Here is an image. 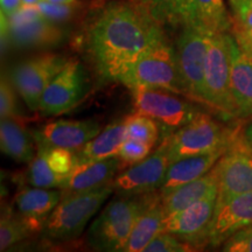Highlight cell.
Returning a JSON list of instances; mask_svg holds the SVG:
<instances>
[{"mask_svg": "<svg viewBox=\"0 0 252 252\" xmlns=\"http://www.w3.org/2000/svg\"><path fill=\"white\" fill-rule=\"evenodd\" d=\"M163 27L187 26L193 15L194 0H132Z\"/></svg>", "mask_w": 252, "mask_h": 252, "instance_id": "cell-26", "label": "cell"}, {"mask_svg": "<svg viewBox=\"0 0 252 252\" xmlns=\"http://www.w3.org/2000/svg\"><path fill=\"white\" fill-rule=\"evenodd\" d=\"M116 81L128 89H161L185 96L175 48L166 35L146 47Z\"/></svg>", "mask_w": 252, "mask_h": 252, "instance_id": "cell-2", "label": "cell"}, {"mask_svg": "<svg viewBox=\"0 0 252 252\" xmlns=\"http://www.w3.org/2000/svg\"><path fill=\"white\" fill-rule=\"evenodd\" d=\"M89 91V78L77 60H69L53 78L41 96L39 111L46 116H58L70 111Z\"/></svg>", "mask_w": 252, "mask_h": 252, "instance_id": "cell-11", "label": "cell"}, {"mask_svg": "<svg viewBox=\"0 0 252 252\" xmlns=\"http://www.w3.org/2000/svg\"><path fill=\"white\" fill-rule=\"evenodd\" d=\"M243 137L245 143H247L248 147L251 150L252 152V123L247 126V128L243 131Z\"/></svg>", "mask_w": 252, "mask_h": 252, "instance_id": "cell-37", "label": "cell"}, {"mask_svg": "<svg viewBox=\"0 0 252 252\" xmlns=\"http://www.w3.org/2000/svg\"><path fill=\"white\" fill-rule=\"evenodd\" d=\"M228 149H220L210 153L187 157L171 163L167 169L159 193H168L176 187L202 178L208 172L212 171Z\"/></svg>", "mask_w": 252, "mask_h": 252, "instance_id": "cell-20", "label": "cell"}, {"mask_svg": "<svg viewBox=\"0 0 252 252\" xmlns=\"http://www.w3.org/2000/svg\"><path fill=\"white\" fill-rule=\"evenodd\" d=\"M31 235H33L32 231L17 215V213L9 208L2 212L0 220V250H7L12 245L30 237Z\"/></svg>", "mask_w": 252, "mask_h": 252, "instance_id": "cell-30", "label": "cell"}, {"mask_svg": "<svg viewBox=\"0 0 252 252\" xmlns=\"http://www.w3.org/2000/svg\"><path fill=\"white\" fill-rule=\"evenodd\" d=\"M46 1L53 2V4H71V2L77 1V0H46Z\"/></svg>", "mask_w": 252, "mask_h": 252, "instance_id": "cell-39", "label": "cell"}, {"mask_svg": "<svg viewBox=\"0 0 252 252\" xmlns=\"http://www.w3.org/2000/svg\"><path fill=\"white\" fill-rule=\"evenodd\" d=\"M126 133L128 138L144 141V143L154 146L160 138V125L154 119L133 112L124 118Z\"/></svg>", "mask_w": 252, "mask_h": 252, "instance_id": "cell-31", "label": "cell"}, {"mask_svg": "<svg viewBox=\"0 0 252 252\" xmlns=\"http://www.w3.org/2000/svg\"><path fill=\"white\" fill-rule=\"evenodd\" d=\"M196 250L197 249L193 245L182 241L171 232L161 231L150 242L144 252H188Z\"/></svg>", "mask_w": 252, "mask_h": 252, "instance_id": "cell-32", "label": "cell"}, {"mask_svg": "<svg viewBox=\"0 0 252 252\" xmlns=\"http://www.w3.org/2000/svg\"><path fill=\"white\" fill-rule=\"evenodd\" d=\"M220 248L225 252H252V224L237 230Z\"/></svg>", "mask_w": 252, "mask_h": 252, "instance_id": "cell-34", "label": "cell"}, {"mask_svg": "<svg viewBox=\"0 0 252 252\" xmlns=\"http://www.w3.org/2000/svg\"><path fill=\"white\" fill-rule=\"evenodd\" d=\"M100 131L102 126L94 119H58L40 125L32 131V134L37 146L62 147L77 151L94 139Z\"/></svg>", "mask_w": 252, "mask_h": 252, "instance_id": "cell-16", "label": "cell"}, {"mask_svg": "<svg viewBox=\"0 0 252 252\" xmlns=\"http://www.w3.org/2000/svg\"><path fill=\"white\" fill-rule=\"evenodd\" d=\"M213 193H219V179H217L215 166L202 178L176 187L168 193L160 194V196L166 215H169L180 212Z\"/></svg>", "mask_w": 252, "mask_h": 252, "instance_id": "cell-23", "label": "cell"}, {"mask_svg": "<svg viewBox=\"0 0 252 252\" xmlns=\"http://www.w3.org/2000/svg\"><path fill=\"white\" fill-rule=\"evenodd\" d=\"M212 34L193 26L182 27L175 43L185 97L204 106V69Z\"/></svg>", "mask_w": 252, "mask_h": 252, "instance_id": "cell-8", "label": "cell"}, {"mask_svg": "<svg viewBox=\"0 0 252 252\" xmlns=\"http://www.w3.org/2000/svg\"><path fill=\"white\" fill-rule=\"evenodd\" d=\"M23 0H0V8H1V14L6 18L12 17L23 7Z\"/></svg>", "mask_w": 252, "mask_h": 252, "instance_id": "cell-36", "label": "cell"}, {"mask_svg": "<svg viewBox=\"0 0 252 252\" xmlns=\"http://www.w3.org/2000/svg\"><path fill=\"white\" fill-rule=\"evenodd\" d=\"M217 193L208 195L185 209L166 215L162 231L171 232L197 250L209 245V232L215 214Z\"/></svg>", "mask_w": 252, "mask_h": 252, "instance_id": "cell-13", "label": "cell"}, {"mask_svg": "<svg viewBox=\"0 0 252 252\" xmlns=\"http://www.w3.org/2000/svg\"><path fill=\"white\" fill-rule=\"evenodd\" d=\"M165 35L161 25L132 0L100 5L88 25L84 49L104 80L116 81L143 50Z\"/></svg>", "mask_w": 252, "mask_h": 252, "instance_id": "cell-1", "label": "cell"}, {"mask_svg": "<svg viewBox=\"0 0 252 252\" xmlns=\"http://www.w3.org/2000/svg\"><path fill=\"white\" fill-rule=\"evenodd\" d=\"M126 138H127V133H126L124 119L111 123L103 131H100L94 139H91L82 149L76 151L80 162L104 160L108 158L117 157L119 149Z\"/></svg>", "mask_w": 252, "mask_h": 252, "instance_id": "cell-25", "label": "cell"}, {"mask_svg": "<svg viewBox=\"0 0 252 252\" xmlns=\"http://www.w3.org/2000/svg\"><path fill=\"white\" fill-rule=\"evenodd\" d=\"M153 193L138 196L118 195L110 201L88 230L87 241L90 247L99 251H124L135 222L146 209Z\"/></svg>", "mask_w": 252, "mask_h": 252, "instance_id": "cell-3", "label": "cell"}, {"mask_svg": "<svg viewBox=\"0 0 252 252\" xmlns=\"http://www.w3.org/2000/svg\"><path fill=\"white\" fill-rule=\"evenodd\" d=\"M124 163L118 157L104 160L82 161L60 186L63 195L83 193L109 185L121 172Z\"/></svg>", "mask_w": 252, "mask_h": 252, "instance_id": "cell-19", "label": "cell"}, {"mask_svg": "<svg viewBox=\"0 0 252 252\" xmlns=\"http://www.w3.org/2000/svg\"><path fill=\"white\" fill-rule=\"evenodd\" d=\"M94 7H97L96 2H81L78 0L71 2V4H53V2L43 0L37 5V8H39L41 14L47 20L52 21L56 25L69 23V21L74 20V19L80 17L81 14L86 13L87 11H90L91 8Z\"/></svg>", "mask_w": 252, "mask_h": 252, "instance_id": "cell-29", "label": "cell"}, {"mask_svg": "<svg viewBox=\"0 0 252 252\" xmlns=\"http://www.w3.org/2000/svg\"><path fill=\"white\" fill-rule=\"evenodd\" d=\"M13 86L7 80H1L0 84V117H17V99Z\"/></svg>", "mask_w": 252, "mask_h": 252, "instance_id": "cell-35", "label": "cell"}, {"mask_svg": "<svg viewBox=\"0 0 252 252\" xmlns=\"http://www.w3.org/2000/svg\"><path fill=\"white\" fill-rule=\"evenodd\" d=\"M231 93L237 108L238 119L252 118V58L232 45Z\"/></svg>", "mask_w": 252, "mask_h": 252, "instance_id": "cell-21", "label": "cell"}, {"mask_svg": "<svg viewBox=\"0 0 252 252\" xmlns=\"http://www.w3.org/2000/svg\"><path fill=\"white\" fill-rule=\"evenodd\" d=\"M78 163L76 151L37 146V153L28 168V184L39 188H60Z\"/></svg>", "mask_w": 252, "mask_h": 252, "instance_id": "cell-15", "label": "cell"}, {"mask_svg": "<svg viewBox=\"0 0 252 252\" xmlns=\"http://www.w3.org/2000/svg\"><path fill=\"white\" fill-rule=\"evenodd\" d=\"M115 191L111 182L94 190L63 195L42 230L49 243H65L77 239L89 220Z\"/></svg>", "mask_w": 252, "mask_h": 252, "instance_id": "cell-5", "label": "cell"}, {"mask_svg": "<svg viewBox=\"0 0 252 252\" xmlns=\"http://www.w3.org/2000/svg\"><path fill=\"white\" fill-rule=\"evenodd\" d=\"M69 60L63 55L42 54L18 63L9 72L11 83L32 111L39 110L43 91Z\"/></svg>", "mask_w": 252, "mask_h": 252, "instance_id": "cell-10", "label": "cell"}, {"mask_svg": "<svg viewBox=\"0 0 252 252\" xmlns=\"http://www.w3.org/2000/svg\"><path fill=\"white\" fill-rule=\"evenodd\" d=\"M231 8L230 34L239 49L252 58V0H229Z\"/></svg>", "mask_w": 252, "mask_h": 252, "instance_id": "cell-28", "label": "cell"}, {"mask_svg": "<svg viewBox=\"0 0 252 252\" xmlns=\"http://www.w3.org/2000/svg\"><path fill=\"white\" fill-rule=\"evenodd\" d=\"M234 42L230 33L212 34L204 69V106L225 119H238L231 93Z\"/></svg>", "mask_w": 252, "mask_h": 252, "instance_id": "cell-6", "label": "cell"}, {"mask_svg": "<svg viewBox=\"0 0 252 252\" xmlns=\"http://www.w3.org/2000/svg\"><path fill=\"white\" fill-rule=\"evenodd\" d=\"M63 196L61 189L23 187L14 196L17 215L28 226L32 234L42 231L54 208Z\"/></svg>", "mask_w": 252, "mask_h": 252, "instance_id": "cell-18", "label": "cell"}, {"mask_svg": "<svg viewBox=\"0 0 252 252\" xmlns=\"http://www.w3.org/2000/svg\"><path fill=\"white\" fill-rule=\"evenodd\" d=\"M252 224V191L216 204L209 232V247H220L232 234Z\"/></svg>", "mask_w": 252, "mask_h": 252, "instance_id": "cell-17", "label": "cell"}, {"mask_svg": "<svg viewBox=\"0 0 252 252\" xmlns=\"http://www.w3.org/2000/svg\"><path fill=\"white\" fill-rule=\"evenodd\" d=\"M130 91L133 112L154 119L162 128L163 135L173 133L202 111L194 103L171 91L146 88H133Z\"/></svg>", "mask_w": 252, "mask_h": 252, "instance_id": "cell-7", "label": "cell"}, {"mask_svg": "<svg viewBox=\"0 0 252 252\" xmlns=\"http://www.w3.org/2000/svg\"><path fill=\"white\" fill-rule=\"evenodd\" d=\"M43 0H23L24 6H37Z\"/></svg>", "mask_w": 252, "mask_h": 252, "instance_id": "cell-38", "label": "cell"}, {"mask_svg": "<svg viewBox=\"0 0 252 252\" xmlns=\"http://www.w3.org/2000/svg\"><path fill=\"white\" fill-rule=\"evenodd\" d=\"M169 162L162 143L143 161L134 163L116 175L111 185L117 195L138 196L158 191L161 187Z\"/></svg>", "mask_w": 252, "mask_h": 252, "instance_id": "cell-14", "label": "cell"}, {"mask_svg": "<svg viewBox=\"0 0 252 252\" xmlns=\"http://www.w3.org/2000/svg\"><path fill=\"white\" fill-rule=\"evenodd\" d=\"M152 149L153 146L144 141L127 137L119 149L117 157L124 165L132 166L146 159L152 153Z\"/></svg>", "mask_w": 252, "mask_h": 252, "instance_id": "cell-33", "label": "cell"}, {"mask_svg": "<svg viewBox=\"0 0 252 252\" xmlns=\"http://www.w3.org/2000/svg\"><path fill=\"white\" fill-rule=\"evenodd\" d=\"M166 217L159 190L154 191L146 209L135 222L130 238L123 252H144L145 248L158 234L162 231V223Z\"/></svg>", "mask_w": 252, "mask_h": 252, "instance_id": "cell-22", "label": "cell"}, {"mask_svg": "<svg viewBox=\"0 0 252 252\" xmlns=\"http://www.w3.org/2000/svg\"><path fill=\"white\" fill-rule=\"evenodd\" d=\"M1 35L19 48H47L59 45L64 32L47 20L37 6H23L9 18L1 14Z\"/></svg>", "mask_w": 252, "mask_h": 252, "instance_id": "cell-9", "label": "cell"}, {"mask_svg": "<svg viewBox=\"0 0 252 252\" xmlns=\"http://www.w3.org/2000/svg\"><path fill=\"white\" fill-rule=\"evenodd\" d=\"M219 179L216 204L252 191V152L245 143L243 132L215 165Z\"/></svg>", "mask_w": 252, "mask_h": 252, "instance_id": "cell-12", "label": "cell"}, {"mask_svg": "<svg viewBox=\"0 0 252 252\" xmlns=\"http://www.w3.org/2000/svg\"><path fill=\"white\" fill-rule=\"evenodd\" d=\"M242 132L217 121L209 113L200 111L187 124L165 135L161 143L173 163L184 158L228 149Z\"/></svg>", "mask_w": 252, "mask_h": 252, "instance_id": "cell-4", "label": "cell"}, {"mask_svg": "<svg viewBox=\"0 0 252 252\" xmlns=\"http://www.w3.org/2000/svg\"><path fill=\"white\" fill-rule=\"evenodd\" d=\"M33 134L19 117L1 118L0 122V149L17 162L31 163L34 157Z\"/></svg>", "mask_w": 252, "mask_h": 252, "instance_id": "cell-24", "label": "cell"}, {"mask_svg": "<svg viewBox=\"0 0 252 252\" xmlns=\"http://www.w3.org/2000/svg\"><path fill=\"white\" fill-rule=\"evenodd\" d=\"M187 26L209 34L230 33L231 14L225 7L224 0H194L193 15Z\"/></svg>", "mask_w": 252, "mask_h": 252, "instance_id": "cell-27", "label": "cell"}]
</instances>
